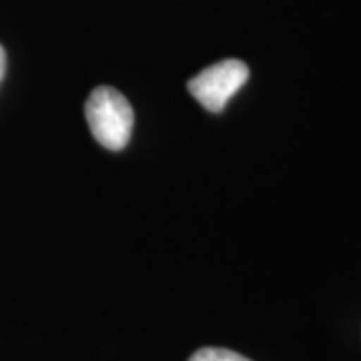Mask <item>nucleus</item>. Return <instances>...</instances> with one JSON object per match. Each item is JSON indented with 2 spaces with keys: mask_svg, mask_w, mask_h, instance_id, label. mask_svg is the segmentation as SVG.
<instances>
[{
  "mask_svg": "<svg viewBox=\"0 0 361 361\" xmlns=\"http://www.w3.org/2000/svg\"><path fill=\"white\" fill-rule=\"evenodd\" d=\"M87 123L99 145L109 151H123L130 141L135 113L123 92L113 87H97L85 104Z\"/></svg>",
  "mask_w": 361,
  "mask_h": 361,
  "instance_id": "obj_1",
  "label": "nucleus"
},
{
  "mask_svg": "<svg viewBox=\"0 0 361 361\" xmlns=\"http://www.w3.org/2000/svg\"><path fill=\"white\" fill-rule=\"evenodd\" d=\"M4 73H6V52H4L2 44H0V82L4 78Z\"/></svg>",
  "mask_w": 361,
  "mask_h": 361,
  "instance_id": "obj_4",
  "label": "nucleus"
},
{
  "mask_svg": "<svg viewBox=\"0 0 361 361\" xmlns=\"http://www.w3.org/2000/svg\"><path fill=\"white\" fill-rule=\"evenodd\" d=\"M189 361H251L241 353H235L231 349L223 348H203L195 351Z\"/></svg>",
  "mask_w": 361,
  "mask_h": 361,
  "instance_id": "obj_3",
  "label": "nucleus"
},
{
  "mask_svg": "<svg viewBox=\"0 0 361 361\" xmlns=\"http://www.w3.org/2000/svg\"><path fill=\"white\" fill-rule=\"evenodd\" d=\"M247 78H249V66L243 61L225 59L195 75L187 82V89L207 111L221 113L233 94L245 85Z\"/></svg>",
  "mask_w": 361,
  "mask_h": 361,
  "instance_id": "obj_2",
  "label": "nucleus"
}]
</instances>
